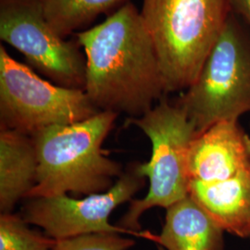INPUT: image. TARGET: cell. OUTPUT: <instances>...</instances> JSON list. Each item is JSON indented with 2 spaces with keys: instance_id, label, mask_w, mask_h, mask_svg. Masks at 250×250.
Segmentation results:
<instances>
[{
  "instance_id": "6da1fadb",
  "label": "cell",
  "mask_w": 250,
  "mask_h": 250,
  "mask_svg": "<svg viewBox=\"0 0 250 250\" xmlns=\"http://www.w3.org/2000/svg\"><path fill=\"white\" fill-rule=\"evenodd\" d=\"M76 37L85 55L84 91L99 110L138 118L166 94L151 37L133 3Z\"/></svg>"
},
{
  "instance_id": "7a4b0ae2",
  "label": "cell",
  "mask_w": 250,
  "mask_h": 250,
  "mask_svg": "<svg viewBox=\"0 0 250 250\" xmlns=\"http://www.w3.org/2000/svg\"><path fill=\"white\" fill-rule=\"evenodd\" d=\"M117 117L111 111H99L79 123L55 125L34 134L38 174L27 199L69 193L86 197L112 188L124 171L102 146Z\"/></svg>"
},
{
  "instance_id": "3957f363",
  "label": "cell",
  "mask_w": 250,
  "mask_h": 250,
  "mask_svg": "<svg viewBox=\"0 0 250 250\" xmlns=\"http://www.w3.org/2000/svg\"><path fill=\"white\" fill-rule=\"evenodd\" d=\"M165 93L190 87L232 14L230 0H143Z\"/></svg>"
},
{
  "instance_id": "277c9868",
  "label": "cell",
  "mask_w": 250,
  "mask_h": 250,
  "mask_svg": "<svg viewBox=\"0 0 250 250\" xmlns=\"http://www.w3.org/2000/svg\"><path fill=\"white\" fill-rule=\"evenodd\" d=\"M146 134L152 145L150 160L137 163L139 173L149 181L146 197L133 199L118 226L147 237L141 231L140 218L155 207L168 208L189 194L188 156L197 132L187 112L177 103L161 101L141 117L129 119Z\"/></svg>"
},
{
  "instance_id": "5b68a950",
  "label": "cell",
  "mask_w": 250,
  "mask_h": 250,
  "mask_svg": "<svg viewBox=\"0 0 250 250\" xmlns=\"http://www.w3.org/2000/svg\"><path fill=\"white\" fill-rule=\"evenodd\" d=\"M187 112L197 134L250 113V34L233 13L194 83L176 102Z\"/></svg>"
},
{
  "instance_id": "8992f818",
  "label": "cell",
  "mask_w": 250,
  "mask_h": 250,
  "mask_svg": "<svg viewBox=\"0 0 250 250\" xmlns=\"http://www.w3.org/2000/svg\"><path fill=\"white\" fill-rule=\"evenodd\" d=\"M101 111L83 89L38 76L0 45V125L33 136L55 125H72Z\"/></svg>"
},
{
  "instance_id": "52a82bcc",
  "label": "cell",
  "mask_w": 250,
  "mask_h": 250,
  "mask_svg": "<svg viewBox=\"0 0 250 250\" xmlns=\"http://www.w3.org/2000/svg\"><path fill=\"white\" fill-rule=\"evenodd\" d=\"M0 38L54 83L84 90L85 58L49 24L40 0H0Z\"/></svg>"
},
{
  "instance_id": "ba28073f",
  "label": "cell",
  "mask_w": 250,
  "mask_h": 250,
  "mask_svg": "<svg viewBox=\"0 0 250 250\" xmlns=\"http://www.w3.org/2000/svg\"><path fill=\"white\" fill-rule=\"evenodd\" d=\"M144 185L145 177L139 173L137 163L131 164L107 192L83 198L68 195L29 198L21 216L56 240L97 232L129 233L110 224L109 216L119 206L131 202Z\"/></svg>"
},
{
  "instance_id": "9c48e42d",
  "label": "cell",
  "mask_w": 250,
  "mask_h": 250,
  "mask_svg": "<svg viewBox=\"0 0 250 250\" xmlns=\"http://www.w3.org/2000/svg\"><path fill=\"white\" fill-rule=\"evenodd\" d=\"M250 168V136L237 120L222 121L197 134L188 156L191 181L232 178Z\"/></svg>"
},
{
  "instance_id": "30bf717a",
  "label": "cell",
  "mask_w": 250,
  "mask_h": 250,
  "mask_svg": "<svg viewBox=\"0 0 250 250\" xmlns=\"http://www.w3.org/2000/svg\"><path fill=\"white\" fill-rule=\"evenodd\" d=\"M224 230L197 200L187 197L166 208L155 241L165 250H224Z\"/></svg>"
},
{
  "instance_id": "8fae6325",
  "label": "cell",
  "mask_w": 250,
  "mask_h": 250,
  "mask_svg": "<svg viewBox=\"0 0 250 250\" xmlns=\"http://www.w3.org/2000/svg\"><path fill=\"white\" fill-rule=\"evenodd\" d=\"M189 194L224 232L250 238V168L224 181H191Z\"/></svg>"
},
{
  "instance_id": "7c38bea8",
  "label": "cell",
  "mask_w": 250,
  "mask_h": 250,
  "mask_svg": "<svg viewBox=\"0 0 250 250\" xmlns=\"http://www.w3.org/2000/svg\"><path fill=\"white\" fill-rule=\"evenodd\" d=\"M38 160L32 136L9 129L0 131V211L11 213L36 187Z\"/></svg>"
},
{
  "instance_id": "4fadbf2b",
  "label": "cell",
  "mask_w": 250,
  "mask_h": 250,
  "mask_svg": "<svg viewBox=\"0 0 250 250\" xmlns=\"http://www.w3.org/2000/svg\"><path fill=\"white\" fill-rule=\"evenodd\" d=\"M45 19L54 30L65 36L89 23L125 0H40Z\"/></svg>"
},
{
  "instance_id": "5bb4252c",
  "label": "cell",
  "mask_w": 250,
  "mask_h": 250,
  "mask_svg": "<svg viewBox=\"0 0 250 250\" xmlns=\"http://www.w3.org/2000/svg\"><path fill=\"white\" fill-rule=\"evenodd\" d=\"M56 239L29 227L22 216L1 213L0 250H50Z\"/></svg>"
},
{
  "instance_id": "9a60e30c",
  "label": "cell",
  "mask_w": 250,
  "mask_h": 250,
  "mask_svg": "<svg viewBox=\"0 0 250 250\" xmlns=\"http://www.w3.org/2000/svg\"><path fill=\"white\" fill-rule=\"evenodd\" d=\"M135 241L122 233L97 232L59 239L50 250H128Z\"/></svg>"
},
{
  "instance_id": "2e32d148",
  "label": "cell",
  "mask_w": 250,
  "mask_h": 250,
  "mask_svg": "<svg viewBox=\"0 0 250 250\" xmlns=\"http://www.w3.org/2000/svg\"><path fill=\"white\" fill-rule=\"evenodd\" d=\"M232 13L240 15L250 31V0H230Z\"/></svg>"
},
{
  "instance_id": "e0dca14e",
  "label": "cell",
  "mask_w": 250,
  "mask_h": 250,
  "mask_svg": "<svg viewBox=\"0 0 250 250\" xmlns=\"http://www.w3.org/2000/svg\"><path fill=\"white\" fill-rule=\"evenodd\" d=\"M158 250H164V249H163V248H161V247H160V246H159V247H158Z\"/></svg>"
}]
</instances>
